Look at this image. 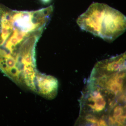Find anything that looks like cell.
I'll return each mask as SVG.
<instances>
[{
  "label": "cell",
  "mask_w": 126,
  "mask_h": 126,
  "mask_svg": "<svg viewBox=\"0 0 126 126\" xmlns=\"http://www.w3.org/2000/svg\"><path fill=\"white\" fill-rule=\"evenodd\" d=\"M53 12L50 6L21 11L0 4V70L18 85L38 73L35 48Z\"/></svg>",
  "instance_id": "cell-1"
},
{
  "label": "cell",
  "mask_w": 126,
  "mask_h": 126,
  "mask_svg": "<svg viewBox=\"0 0 126 126\" xmlns=\"http://www.w3.org/2000/svg\"><path fill=\"white\" fill-rule=\"evenodd\" d=\"M126 98L89 81L80 99L81 122L91 126H110L113 109L126 104Z\"/></svg>",
  "instance_id": "cell-2"
},
{
  "label": "cell",
  "mask_w": 126,
  "mask_h": 126,
  "mask_svg": "<svg viewBox=\"0 0 126 126\" xmlns=\"http://www.w3.org/2000/svg\"><path fill=\"white\" fill-rule=\"evenodd\" d=\"M77 23L81 29L111 42L126 31V18L108 5L93 2L79 16Z\"/></svg>",
  "instance_id": "cell-3"
},
{
  "label": "cell",
  "mask_w": 126,
  "mask_h": 126,
  "mask_svg": "<svg viewBox=\"0 0 126 126\" xmlns=\"http://www.w3.org/2000/svg\"><path fill=\"white\" fill-rule=\"evenodd\" d=\"M41 0L44 3H47L49 2L51 0Z\"/></svg>",
  "instance_id": "cell-4"
}]
</instances>
